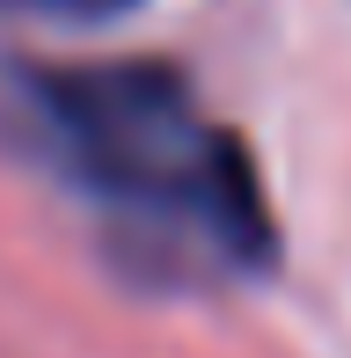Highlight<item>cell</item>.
<instances>
[{
  "label": "cell",
  "instance_id": "7a4b0ae2",
  "mask_svg": "<svg viewBox=\"0 0 351 358\" xmlns=\"http://www.w3.org/2000/svg\"><path fill=\"white\" fill-rule=\"evenodd\" d=\"M8 15H29V22H59V29H95V22H117L132 15L139 0H0Z\"/></svg>",
  "mask_w": 351,
  "mask_h": 358
},
{
  "label": "cell",
  "instance_id": "6da1fadb",
  "mask_svg": "<svg viewBox=\"0 0 351 358\" xmlns=\"http://www.w3.org/2000/svg\"><path fill=\"white\" fill-rule=\"evenodd\" d=\"M8 103L15 132L95 213L124 271L154 285H234L271 271L278 220L264 176L176 66H8Z\"/></svg>",
  "mask_w": 351,
  "mask_h": 358
}]
</instances>
